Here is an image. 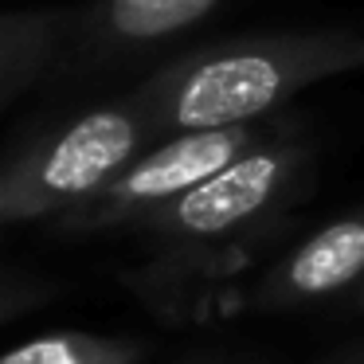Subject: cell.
Wrapping results in <instances>:
<instances>
[{"label":"cell","mask_w":364,"mask_h":364,"mask_svg":"<svg viewBox=\"0 0 364 364\" xmlns=\"http://www.w3.org/2000/svg\"><path fill=\"white\" fill-rule=\"evenodd\" d=\"M223 0H102L90 9V43L110 48H134V43H157L184 28L200 24Z\"/></svg>","instance_id":"6"},{"label":"cell","mask_w":364,"mask_h":364,"mask_svg":"<svg viewBox=\"0 0 364 364\" xmlns=\"http://www.w3.org/2000/svg\"><path fill=\"white\" fill-rule=\"evenodd\" d=\"M270 137L262 126H228V129H188V134L161 137L157 145L141 149L106 188H98L90 200L63 215L67 228H122V223H141L157 208L173 204L200 181L220 173L223 165Z\"/></svg>","instance_id":"3"},{"label":"cell","mask_w":364,"mask_h":364,"mask_svg":"<svg viewBox=\"0 0 364 364\" xmlns=\"http://www.w3.org/2000/svg\"><path fill=\"white\" fill-rule=\"evenodd\" d=\"M149 118L134 95L67 122L59 134L40 137L9 161L0 176V220L24 223L67 215L106 188L149 145Z\"/></svg>","instance_id":"2"},{"label":"cell","mask_w":364,"mask_h":364,"mask_svg":"<svg viewBox=\"0 0 364 364\" xmlns=\"http://www.w3.org/2000/svg\"><path fill=\"white\" fill-rule=\"evenodd\" d=\"M59 12H9L0 28V102L12 106L24 87L55 59V40L63 36Z\"/></svg>","instance_id":"7"},{"label":"cell","mask_w":364,"mask_h":364,"mask_svg":"<svg viewBox=\"0 0 364 364\" xmlns=\"http://www.w3.org/2000/svg\"><path fill=\"white\" fill-rule=\"evenodd\" d=\"M301 161H306L301 145L282 141V137H262L220 173H212L196 188L176 196L173 204L145 215L141 228L168 239H215L235 228H247L274 204H282L290 184L298 181Z\"/></svg>","instance_id":"4"},{"label":"cell","mask_w":364,"mask_h":364,"mask_svg":"<svg viewBox=\"0 0 364 364\" xmlns=\"http://www.w3.org/2000/svg\"><path fill=\"white\" fill-rule=\"evenodd\" d=\"M141 348L129 341H106L90 333H48L16 345L0 364H137Z\"/></svg>","instance_id":"8"},{"label":"cell","mask_w":364,"mask_h":364,"mask_svg":"<svg viewBox=\"0 0 364 364\" xmlns=\"http://www.w3.org/2000/svg\"><path fill=\"white\" fill-rule=\"evenodd\" d=\"M360 306H364V290H360Z\"/></svg>","instance_id":"9"},{"label":"cell","mask_w":364,"mask_h":364,"mask_svg":"<svg viewBox=\"0 0 364 364\" xmlns=\"http://www.w3.org/2000/svg\"><path fill=\"white\" fill-rule=\"evenodd\" d=\"M364 274V215H348L309 235L267 278V301H306L345 290Z\"/></svg>","instance_id":"5"},{"label":"cell","mask_w":364,"mask_h":364,"mask_svg":"<svg viewBox=\"0 0 364 364\" xmlns=\"http://www.w3.org/2000/svg\"><path fill=\"white\" fill-rule=\"evenodd\" d=\"M364 67L356 32H267L204 43L161 67L134 90L153 137L188 129H228L267 118L274 106L321 79Z\"/></svg>","instance_id":"1"}]
</instances>
